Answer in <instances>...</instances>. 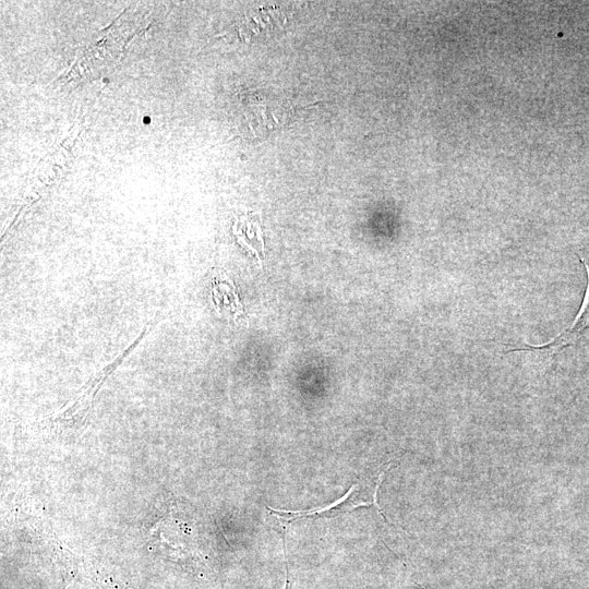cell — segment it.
Listing matches in <instances>:
<instances>
[{
    "mask_svg": "<svg viewBox=\"0 0 589 589\" xmlns=\"http://www.w3.org/2000/svg\"><path fill=\"white\" fill-rule=\"evenodd\" d=\"M579 260L586 267L588 274V285L582 305L572 325L545 344L525 345L518 348H513L507 352L540 350L548 352V354L550 356H554L562 349L568 347L572 344H575L577 339L589 328V265L581 257H579Z\"/></svg>",
    "mask_w": 589,
    "mask_h": 589,
    "instance_id": "cell-1",
    "label": "cell"
},
{
    "mask_svg": "<svg viewBox=\"0 0 589 589\" xmlns=\"http://www.w3.org/2000/svg\"><path fill=\"white\" fill-rule=\"evenodd\" d=\"M358 489V484H352L349 491L338 501H335L333 504L321 507V508H314L310 510H280V509H274L272 507H267V509L271 512L272 515L279 518L280 520H284L286 522H290L296 519L300 518H318V517H336L338 515H341L342 513L351 512L359 506H370V502H360L357 501V497L354 492Z\"/></svg>",
    "mask_w": 589,
    "mask_h": 589,
    "instance_id": "cell-2",
    "label": "cell"
},
{
    "mask_svg": "<svg viewBox=\"0 0 589 589\" xmlns=\"http://www.w3.org/2000/svg\"><path fill=\"white\" fill-rule=\"evenodd\" d=\"M285 566H286V584H285V589H291V584H290V580H289V569H288V564H287V561L285 560Z\"/></svg>",
    "mask_w": 589,
    "mask_h": 589,
    "instance_id": "cell-3",
    "label": "cell"
}]
</instances>
